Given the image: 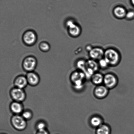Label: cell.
I'll list each match as a JSON object with an SVG mask.
<instances>
[{"label": "cell", "instance_id": "cell-2", "mask_svg": "<svg viewBox=\"0 0 134 134\" xmlns=\"http://www.w3.org/2000/svg\"><path fill=\"white\" fill-rule=\"evenodd\" d=\"M85 78L86 76L84 72L79 70L72 73L70 79L75 89L80 90L83 87V81Z\"/></svg>", "mask_w": 134, "mask_h": 134}, {"label": "cell", "instance_id": "cell-17", "mask_svg": "<svg viewBox=\"0 0 134 134\" xmlns=\"http://www.w3.org/2000/svg\"><path fill=\"white\" fill-rule=\"evenodd\" d=\"M111 132L109 126L104 123L96 130V134H111Z\"/></svg>", "mask_w": 134, "mask_h": 134}, {"label": "cell", "instance_id": "cell-20", "mask_svg": "<svg viewBox=\"0 0 134 134\" xmlns=\"http://www.w3.org/2000/svg\"><path fill=\"white\" fill-rule=\"evenodd\" d=\"M39 48L42 52H46L49 50L50 46L47 42L42 41L39 44Z\"/></svg>", "mask_w": 134, "mask_h": 134}, {"label": "cell", "instance_id": "cell-11", "mask_svg": "<svg viewBox=\"0 0 134 134\" xmlns=\"http://www.w3.org/2000/svg\"><path fill=\"white\" fill-rule=\"evenodd\" d=\"M28 83L31 86H36L40 82V79L38 75L35 72H28L26 76Z\"/></svg>", "mask_w": 134, "mask_h": 134}, {"label": "cell", "instance_id": "cell-15", "mask_svg": "<svg viewBox=\"0 0 134 134\" xmlns=\"http://www.w3.org/2000/svg\"><path fill=\"white\" fill-rule=\"evenodd\" d=\"M104 77V76L102 73L96 72L92 76L91 79L92 83L97 86L101 85L102 83H103Z\"/></svg>", "mask_w": 134, "mask_h": 134}, {"label": "cell", "instance_id": "cell-1", "mask_svg": "<svg viewBox=\"0 0 134 134\" xmlns=\"http://www.w3.org/2000/svg\"><path fill=\"white\" fill-rule=\"evenodd\" d=\"M120 57L119 52L113 49L109 48L105 51L104 58L110 66L117 65L120 61Z\"/></svg>", "mask_w": 134, "mask_h": 134}, {"label": "cell", "instance_id": "cell-13", "mask_svg": "<svg viewBox=\"0 0 134 134\" xmlns=\"http://www.w3.org/2000/svg\"><path fill=\"white\" fill-rule=\"evenodd\" d=\"M10 108L12 112L15 115H19L23 111V106L20 102H13L10 105Z\"/></svg>", "mask_w": 134, "mask_h": 134}, {"label": "cell", "instance_id": "cell-3", "mask_svg": "<svg viewBox=\"0 0 134 134\" xmlns=\"http://www.w3.org/2000/svg\"><path fill=\"white\" fill-rule=\"evenodd\" d=\"M37 61L36 58L33 56L26 57L22 62V66L24 70L27 72H33L36 68Z\"/></svg>", "mask_w": 134, "mask_h": 134}, {"label": "cell", "instance_id": "cell-25", "mask_svg": "<svg viewBox=\"0 0 134 134\" xmlns=\"http://www.w3.org/2000/svg\"><path fill=\"white\" fill-rule=\"evenodd\" d=\"M36 134H49V133L46 130H44L37 131Z\"/></svg>", "mask_w": 134, "mask_h": 134}, {"label": "cell", "instance_id": "cell-6", "mask_svg": "<svg viewBox=\"0 0 134 134\" xmlns=\"http://www.w3.org/2000/svg\"><path fill=\"white\" fill-rule=\"evenodd\" d=\"M10 95L14 101L23 102L26 98V94L23 89L15 87L10 90Z\"/></svg>", "mask_w": 134, "mask_h": 134}, {"label": "cell", "instance_id": "cell-26", "mask_svg": "<svg viewBox=\"0 0 134 134\" xmlns=\"http://www.w3.org/2000/svg\"><path fill=\"white\" fill-rule=\"evenodd\" d=\"M131 1H132V4H133L134 6V0H131Z\"/></svg>", "mask_w": 134, "mask_h": 134}, {"label": "cell", "instance_id": "cell-5", "mask_svg": "<svg viewBox=\"0 0 134 134\" xmlns=\"http://www.w3.org/2000/svg\"><path fill=\"white\" fill-rule=\"evenodd\" d=\"M24 43L27 46L34 45L37 40V35L35 31L28 30L24 33L22 36Z\"/></svg>", "mask_w": 134, "mask_h": 134}, {"label": "cell", "instance_id": "cell-23", "mask_svg": "<svg viewBox=\"0 0 134 134\" xmlns=\"http://www.w3.org/2000/svg\"><path fill=\"white\" fill-rule=\"evenodd\" d=\"M98 64L99 68L102 69H106L109 66L107 62L104 58L98 61Z\"/></svg>", "mask_w": 134, "mask_h": 134}, {"label": "cell", "instance_id": "cell-24", "mask_svg": "<svg viewBox=\"0 0 134 134\" xmlns=\"http://www.w3.org/2000/svg\"><path fill=\"white\" fill-rule=\"evenodd\" d=\"M125 18L129 20L133 19L134 18V11L130 10L127 12Z\"/></svg>", "mask_w": 134, "mask_h": 134}, {"label": "cell", "instance_id": "cell-14", "mask_svg": "<svg viewBox=\"0 0 134 134\" xmlns=\"http://www.w3.org/2000/svg\"><path fill=\"white\" fill-rule=\"evenodd\" d=\"M127 11L124 8L119 6L114 8L113 10L114 15L119 19H122L125 18Z\"/></svg>", "mask_w": 134, "mask_h": 134}, {"label": "cell", "instance_id": "cell-4", "mask_svg": "<svg viewBox=\"0 0 134 134\" xmlns=\"http://www.w3.org/2000/svg\"><path fill=\"white\" fill-rule=\"evenodd\" d=\"M11 122L14 128L18 131L24 130L27 126V121L19 115L13 116L11 118Z\"/></svg>", "mask_w": 134, "mask_h": 134}, {"label": "cell", "instance_id": "cell-18", "mask_svg": "<svg viewBox=\"0 0 134 134\" xmlns=\"http://www.w3.org/2000/svg\"><path fill=\"white\" fill-rule=\"evenodd\" d=\"M90 124L92 127L97 128L103 124V120L102 118L98 116H94L90 120Z\"/></svg>", "mask_w": 134, "mask_h": 134}, {"label": "cell", "instance_id": "cell-21", "mask_svg": "<svg viewBox=\"0 0 134 134\" xmlns=\"http://www.w3.org/2000/svg\"><path fill=\"white\" fill-rule=\"evenodd\" d=\"M21 116L25 120H29L32 119L33 114L32 112L30 110H25L22 112Z\"/></svg>", "mask_w": 134, "mask_h": 134}, {"label": "cell", "instance_id": "cell-8", "mask_svg": "<svg viewBox=\"0 0 134 134\" xmlns=\"http://www.w3.org/2000/svg\"><path fill=\"white\" fill-rule=\"evenodd\" d=\"M118 83V80L116 76L111 73L106 74L104 77L103 83L109 90L114 88Z\"/></svg>", "mask_w": 134, "mask_h": 134}, {"label": "cell", "instance_id": "cell-7", "mask_svg": "<svg viewBox=\"0 0 134 134\" xmlns=\"http://www.w3.org/2000/svg\"><path fill=\"white\" fill-rule=\"evenodd\" d=\"M68 33L71 36L76 37L79 36L81 33V28L72 20H69L66 23Z\"/></svg>", "mask_w": 134, "mask_h": 134}, {"label": "cell", "instance_id": "cell-16", "mask_svg": "<svg viewBox=\"0 0 134 134\" xmlns=\"http://www.w3.org/2000/svg\"><path fill=\"white\" fill-rule=\"evenodd\" d=\"M99 68L98 63H97L96 60L91 59L86 61V69H89L95 73Z\"/></svg>", "mask_w": 134, "mask_h": 134}, {"label": "cell", "instance_id": "cell-12", "mask_svg": "<svg viewBox=\"0 0 134 134\" xmlns=\"http://www.w3.org/2000/svg\"><path fill=\"white\" fill-rule=\"evenodd\" d=\"M15 87L23 89L28 84L27 78L23 76H19L16 77L14 81Z\"/></svg>", "mask_w": 134, "mask_h": 134}, {"label": "cell", "instance_id": "cell-10", "mask_svg": "<svg viewBox=\"0 0 134 134\" xmlns=\"http://www.w3.org/2000/svg\"><path fill=\"white\" fill-rule=\"evenodd\" d=\"M105 51L102 48L95 47L92 49L89 52L91 59L96 60H101L104 57Z\"/></svg>", "mask_w": 134, "mask_h": 134}, {"label": "cell", "instance_id": "cell-22", "mask_svg": "<svg viewBox=\"0 0 134 134\" xmlns=\"http://www.w3.org/2000/svg\"><path fill=\"white\" fill-rule=\"evenodd\" d=\"M36 127L38 131L44 130H46L47 125L44 121H40L37 123Z\"/></svg>", "mask_w": 134, "mask_h": 134}, {"label": "cell", "instance_id": "cell-19", "mask_svg": "<svg viewBox=\"0 0 134 134\" xmlns=\"http://www.w3.org/2000/svg\"><path fill=\"white\" fill-rule=\"evenodd\" d=\"M76 65L80 71L85 73L86 69V61L83 60H79L76 63Z\"/></svg>", "mask_w": 134, "mask_h": 134}, {"label": "cell", "instance_id": "cell-9", "mask_svg": "<svg viewBox=\"0 0 134 134\" xmlns=\"http://www.w3.org/2000/svg\"><path fill=\"white\" fill-rule=\"evenodd\" d=\"M109 89L104 85L96 86L94 90V94L98 99H104L107 97L109 94Z\"/></svg>", "mask_w": 134, "mask_h": 134}]
</instances>
